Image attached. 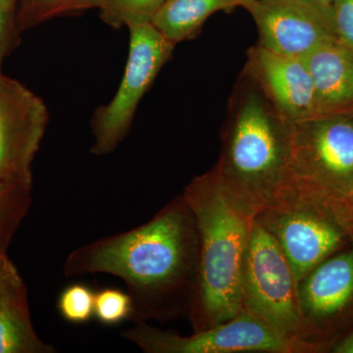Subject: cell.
Segmentation results:
<instances>
[{
    "label": "cell",
    "instance_id": "1",
    "mask_svg": "<svg viewBox=\"0 0 353 353\" xmlns=\"http://www.w3.org/2000/svg\"><path fill=\"white\" fill-rule=\"evenodd\" d=\"M199 256V228L182 194L141 226L76 248L63 273L119 278L132 297L131 321L165 323L189 316Z\"/></svg>",
    "mask_w": 353,
    "mask_h": 353
},
{
    "label": "cell",
    "instance_id": "2",
    "mask_svg": "<svg viewBox=\"0 0 353 353\" xmlns=\"http://www.w3.org/2000/svg\"><path fill=\"white\" fill-rule=\"evenodd\" d=\"M234 99L213 168L230 201L254 219L292 174L290 122L245 74Z\"/></svg>",
    "mask_w": 353,
    "mask_h": 353
},
{
    "label": "cell",
    "instance_id": "3",
    "mask_svg": "<svg viewBox=\"0 0 353 353\" xmlns=\"http://www.w3.org/2000/svg\"><path fill=\"white\" fill-rule=\"evenodd\" d=\"M183 196L199 234V275L188 319L192 333L241 312V279L253 218L230 201L214 168L194 176Z\"/></svg>",
    "mask_w": 353,
    "mask_h": 353
},
{
    "label": "cell",
    "instance_id": "4",
    "mask_svg": "<svg viewBox=\"0 0 353 353\" xmlns=\"http://www.w3.org/2000/svg\"><path fill=\"white\" fill-rule=\"evenodd\" d=\"M254 221L277 241L294 272L296 285L324 260L353 240L343 196L290 174L270 205Z\"/></svg>",
    "mask_w": 353,
    "mask_h": 353
},
{
    "label": "cell",
    "instance_id": "5",
    "mask_svg": "<svg viewBox=\"0 0 353 353\" xmlns=\"http://www.w3.org/2000/svg\"><path fill=\"white\" fill-rule=\"evenodd\" d=\"M243 310L279 334L301 340L294 272L277 241L254 220L241 279Z\"/></svg>",
    "mask_w": 353,
    "mask_h": 353
},
{
    "label": "cell",
    "instance_id": "6",
    "mask_svg": "<svg viewBox=\"0 0 353 353\" xmlns=\"http://www.w3.org/2000/svg\"><path fill=\"white\" fill-rule=\"evenodd\" d=\"M122 336L146 353H320L314 345L283 336L243 310L229 321L190 336L139 322L122 332Z\"/></svg>",
    "mask_w": 353,
    "mask_h": 353
},
{
    "label": "cell",
    "instance_id": "7",
    "mask_svg": "<svg viewBox=\"0 0 353 353\" xmlns=\"http://www.w3.org/2000/svg\"><path fill=\"white\" fill-rule=\"evenodd\" d=\"M129 55L117 92L95 111L92 154H110L126 138L139 102L168 61L176 44L150 24L130 26Z\"/></svg>",
    "mask_w": 353,
    "mask_h": 353
},
{
    "label": "cell",
    "instance_id": "8",
    "mask_svg": "<svg viewBox=\"0 0 353 353\" xmlns=\"http://www.w3.org/2000/svg\"><path fill=\"white\" fill-rule=\"evenodd\" d=\"M299 339L320 353L353 333V240L304 276L296 285Z\"/></svg>",
    "mask_w": 353,
    "mask_h": 353
},
{
    "label": "cell",
    "instance_id": "9",
    "mask_svg": "<svg viewBox=\"0 0 353 353\" xmlns=\"http://www.w3.org/2000/svg\"><path fill=\"white\" fill-rule=\"evenodd\" d=\"M290 163L294 176L347 196L353 188V112L290 123Z\"/></svg>",
    "mask_w": 353,
    "mask_h": 353
},
{
    "label": "cell",
    "instance_id": "10",
    "mask_svg": "<svg viewBox=\"0 0 353 353\" xmlns=\"http://www.w3.org/2000/svg\"><path fill=\"white\" fill-rule=\"evenodd\" d=\"M48 119L41 97L19 81L0 75V181L31 190L32 164Z\"/></svg>",
    "mask_w": 353,
    "mask_h": 353
},
{
    "label": "cell",
    "instance_id": "11",
    "mask_svg": "<svg viewBox=\"0 0 353 353\" xmlns=\"http://www.w3.org/2000/svg\"><path fill=\"white\" fill-rule=\"evenodd\" d=\"M241 7L256 24L259 46L281 54L303 58L336 38L332 7L308 0H245Z\"/></svg>",
    "mask_w": 353,
    "mask_h": 353
},
{
    "label": "cell",
    "instance_id": "12",
    "mask_svg": "<svg viewBox=\"0 0 353 353\" xmlns=\"http://www.w3.org/2000/svg\"><path fill=\"white\" fill-rule=\"evenodd\" d=\"M245 74L288 122L321 115L303 58L281 54L257 44L248 51Z\"/></svg>",
    "mask_w": 353,
    "mask_h": 353
},
{
    "label": "cell",
    "instance_id": "13",
    "mask_svg": "<svg viewBox=\"0 0 353 353\" xmlns=\"http://www.w3.org/2000/svg\"><path fill=\"white\" fill-rule=\"evenodd\" d=\"M320 113L353 112V48L330 39L303 57Z\"/></svg>",
    "mask_w": 353,
    "mask_h": 353
},
{
    "label": "cell",
    "instance_id": "14",
    "mask_svg": "<svg viewBox=\"0 0 353 353\" xmlns=\"http://www.w3.org/2000/svg\"><path fill=\"white\" fill-rule=\"evenodd\" d=\"M245 0H165L152 25L173 43L192 38L218 11L243 6Z\"/></svg>",
    "mask_w": 353,
    "mask_h": 353
},
{
    "label": "cell",
    "instance_id": "15",
    "mask_svg": "<svg viewBox=\"0 0 353 353\" xmlns=\"http://www.w3.org/2000/svg\"><path fill=\"white\" fill-rule=\"evenodd\" d=\"M57 348L39 339L28 303L0 308V353H55Z\"/></svg>",
    "mask_w": 353,
    "mask_h": 353
},
{
    "label": "cell",
    "instance_id": "16",
    "mask_svg": "<svg viewBox=\"0 0 353 353\" xmlns=\"http://www.w3.org/2000/svg\"><path fill=\"white\" fill-rule=\"evenodd\" d=\"M165 0H99L101 20L114 29L150 24Z\"/></svg>",
    "mask_w": 353,
    "mask_h": 353
},
{
    "label": "cell",
    "instance_id": "17",
    "mask_svg": "<svg viewBox=\"0 0 353 353\" xmlns=\"http://www.w3.org/2000/svg\"><path fill=\"white\" fill-rule=\"evenodd\" d=\"M99 0H19L20 32L61 15L76 14L99 7Z\"/></svg>",
    "mask_w": 353,
    "mask_h": 353
},
{
    "label": "cell",
    "instance_id": "18",
    "mask_svg": "<svg viewBox=\"0 0 353 353\" xmlns=\"http://www.w3.org/2000/svg\"><path fill=\"white\" fill-rule=\"evenodd\" d=\"M31 190L0 181V250L9 241L29 206Z\"/></svg>",
    "mask_w": 353,
    "mask_h": 353
},
{
    "label": "cell",
    "instance_id": "19",
    "mask_svg": "<svg viewBox=\"0 0 353 353\" xmlns=\"http://www.w3.org/2000/svg\"><path fill=\"white\" fill-rule=\"evenodd\" d=\"M95 290L83 283L67 285L57 299V310L65 321L85 324L94 318Z\"/></svg>",
    "mask_w": 353,
    "mask_h": 353
},
{
    "label": "cell",
    "instance_id": "20",
    "mask_svg": "<svg viewBox=\"0 0 353 353\" xmlns=\"http://www.w3.org/2000/svg\"><path fill=\"white\" fill-rule=\"evenodd\" d=\"M134 306L129 292L105 288L95 292L94 318L104 326H116L131 321Z\"/></svg>",
    "mask_w": 353,
    "mask_h": 353
},
{
    "label": "cell",
    "instance_id": "21",
    "mask_svg": "<svg viewBox=\"0 0 353 353\" xmlns=\"http://www.w3.org/2000/svg\"><path fill=\"white\" fill-rule=\"evenodd\" d=\"M17 303H28L24 282L6 250H0V308Z\"/></svg>",
    "mask_w": 353,
    "mask_h": 353
},
{
    "label": "cell",
    "instance_id": "22",
    "mask_svg": "<svg viewBox=\"0 0 353 353\" xmlns=\"http://www.w3.org/2000/svg\"><path fill=\"white\" fill-rule=\"evenodd\" d=\"M18 8L19 0H0V68L8 53L15 48L21 32Z\"/></svg>",
    "mask_w": 353,
    "mask_h": 353
},
{
    "label": "cell",
    "instance_id": "23",
    "mask_svg": "<svg viewBox=\"0 0 353 353\" xmlns=\"http://www.w3.org/2000/svg\"><path fill=\"white\" fill-rule=\"evenodd\" d=\"M331 7L336 38L353 48V0H333Z\"/></svg>",
    "mask_w": 353,
    "mask_h": 353
},
{
    "label": "cell",
    "instance_id": "24",
    "mask_svg": "<svg viewBox=\"0 0 353 353\" xmlns=\"http://www.w3.org/2000/svg\"><path fill=\"white\" fill-rule=\"evenodd\" d=\"M333 353H353V333L339 341L331 350Z\"/></svg>",
    "mask_w": 353,
    "mask_h": 353
},
{
    "label": "cell",
    "instance_id": "25",
    "mask_svg": "<svg viewBox=\"0 0 353 353\" xmlns=\"http://www.w3.org/2000/svg\"><path fill=\"white\" fill-rule=\"evenodd\" d=\"M343 203H345V212H347L348 222L353 233V188L347 196H343Z\"/></svg>",
    "mask_w": 353,
    "mask_h": 353
},
{
    "label": "cell",
    "instance_id": "26",
    "mask_svg": "<svg viewBox=\"0 0 353 353\" xmlns=\"http://www.w3.org/2000/svg\"><path fill=\"white\" fill-rule=\"evenodd\" d=\"M313 3L319 4V6L331 7L333 0H308Z\"/></svg>",
    "mask_w": 353,
    "mask_h": 353
}]
</instances>
